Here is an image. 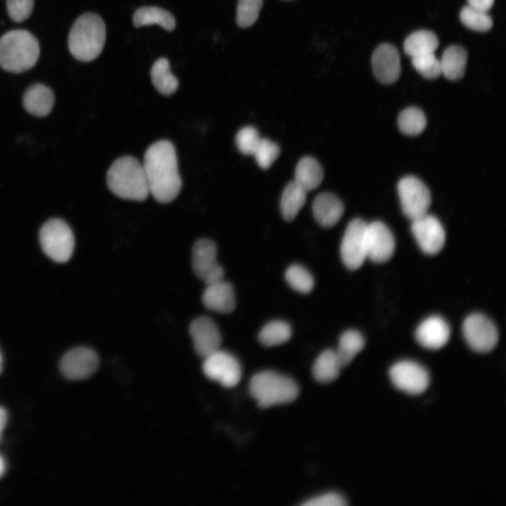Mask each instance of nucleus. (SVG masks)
Listing matches in <instances>:
<instances>
[{
	"mask_svg": "<svg viewBox=\"0 0 506 506\" xmlns=\"http://www.w3.org/2000/svg\"><path fill=\"white\" fill-rule=\"evenodd\" d=\"M190 335L197 355L205 358L219 349L221 337L216 323L209 318H195L190 324Z\"/></svg>",
	"mask_w": 506,
	"mask_h": 506,
	"instance_id": "nucleus-16",
	"label": "nucleus"
},
{
	"mask_svg": "<svg viewBox=\"0 0 506 506\" xmlns=\"http://www.w3.org/2000/svg\"><path fill=\"white\" fill-rule=\"evenodd\" d=\"M106 32L103 19L96 13H86L74 22L68 37L72 56L82 62L96 59L102 52Z\"/></svg>",
	"mask_w": 506,
	"mask_h": 506,
	"instance_id": "nucleus-3",
	"label": "nucleus"
},
{
	"mask_svg": "<svg viewBox=\"0 0 506 506\" xmlns=\"http://www.w3.org/2000/svg\"><path fill=\"white\" fill-rule=\"evenodd\" d=\"M365 339L361 332L348 330L340 337L337 349L335 350L342 367L348 365L363 349Z\"/></svg>",
	"mask_w": 506,
	"mask_h": 506,
	"instance_id": "nucleus-29",
	"label": "nucleus"
},
{
	"mask_svg": "<svg viewBox=\"0 0 506 506\" xmlns=\"http://www.w3.org/2000/svg\"><path fill=\"white\" fill-rule=\"evenodd\" d=\"M34 4V0H6L8 14L13 21L22 22L31 15Z\"/></svg>",
	"mask_w": 506,
	"mask_h": 506,
	"instance_id": "nucleus-38",
	"label": "nucleus"
},
{
	"mask_svg": "<svg viewBox=\"0 0 506 506\" xmlns=\"http://www.w3.org/2000/svg\"><path fill=\"white\" fill-rule=\"evenodd\" d=\"M346 505V500L344 497L335 492L320 495L302 504L304 506H344Z\"/></svg>",
	"mask_w": 506,
	"mask_h": 506,
	"instance_id": "nucleus-39",
	"label": "nucleus"
},
{
	"mask_svg": "<svg viewBox=\"0 0 506 506\" xmlns=\"http://www.w3.org/2000/svg\"><path fill=\"white\" fill-rule=\"evenodd\" d=\"M99 365V358L91 349L77 347L67 351L62 358V373L72 380H80L92 375Z\"/></svg>",
	"mask_w": 506,
	"mask_h": 506,
	"instance_id": "nucleus-14",
	"label": "nucleus"
},
{
	"mask_svg": "<svg viewBox=\"0 0 506 506\" xmlns=\"http://www.w3.org/2000/svg\"><path fill=\"white\" fill-rule=\"evenodd\" d=\"M468 6L476 10L487 12L494 3V0H467Z\"/></svg>",
	"mask_w": 506,
	"mask_h": 506,
	"instance_id": "nucleus-40",
	"label": "nucleus"
},
{
	"mask_svg": "<svg viewBox=\"0 0 506 506\" xmlns=\"http://www.w3.org/2000/svg\"><path fill=\"white\" fill-rule=\"evenodd\" d=\"M439 45L436 35L429 30H418L405 40V53L411 58L434 53Z\"/></svg>",
	"mask_w": 506,
	"mask_h": 506,
	"instance_id": "nucleus-27",
	"label": "nucleus"
},
{
	"mask_svg": "<svg viewBox=\"0 0 506 506\" xmlns=\"http://www.w3.org/2000/svg\"><path fill=\"white\" fill-rule=\"evenodd\" d=\"M150 76L153 86L162 95L170 96L178 89L179 81L171 73L169 62L165 58H160L154 63Z\"/></svg>",
	"mask_w": 506,
	"mask_h": 506,
	"instance_id": "nucleus-26",
	"label": "nucleus"
},
{
	"mask_svg": "<svg viewBox=\"0 0 506 506\" xmlns=\"http://www.w3.org/2000/svg\"><path fill=\"white\" fill-rule=\"evenodd\" d=\"M263 0H238L236 22L240 27H248L257 20Z\"/></svg>",
	"mask_w": 506,
	"mask_h": 506,
	"instance_id": "nucleus-34",
	"label": "nucleus"
},
{
	"mask_svg": "<svg viewBox=\"0 0 506 506\" xmlns=\"http://www.w3.org/2000/svg\"><path fill=\"white\" fill-rule=\"evenodd\" d=\"M280 153L278 145L268 138H261L253 155L258 165L262 169H268L277 159Z\"/></svg>",
	"mask_w": 506,
	"mask_h": 506,
	"instance_id": "nucleus-36",
	"label": "nucleus"
},
{
	"mask_svg": "<svg viewBox=\"0 0 506 506\" xmlns=\"http://www.w3.org/2000/svg\"><path fill=\"white\" fill-rule=\"evenodd\" d=\"M39 240L44 252L56 262H66L72 255L74 235L70 226L62 219L47 221L41 228Z\"/></svg>",
	"mask_w": 506,
	"mask_h": 506,
	"instance_id": "nucleus-6",
	"label": "nucleus"
},
{
	"mask_svg": "<svg viewBox=\"0 0 506 506\" xmlns=\"http://www.w3.org/2000/svg\"><path fill=\"white\" fill-rule=\"evenodd\" d=\"M404 215L410 221L428 213L431 195L426 185L413 176L401 179L397 186Z\"/></svg>",
	"mask_w": 506,
	"mask_h": 506,
	"instance_id": "nucleus-7",
	"label": "nucleus"
},
{
	"mask_svg": "<svg viewBox=\"0 0 506 506\" xmlns=\"http://www.w3.org/2000/svg\"><path fill=\"white\" fill-rule=\"evenodd\" d=\"M261 138L255 128L245 126L238 132L235 143L238 150L242 153L251 155L254 154Z\"/></svg>",
	"mask_w": 506,
	"mask_h": 506,
	"instance_id": "nucleus-37",
	"label": "nucleus"
},
{
	"mask_svg": "<svg viewBox=\"0 0 506 506\" xmlns=\"http://www.w3.org/2000/svg\"><path fill=\"white\" fill-rule=\"evenodd\" d=\"M342 368L343 367L335 350L327 349L315 361L312 373L316 381L320 383H329L338 377Z\"/></svg>",
	"mask_w": 506,
	"mask_h": 506,
	"instance_id": "nucleus-25",
	"label": "nucleus"
},
{
	"mask_svg": "<svg viewBox=\"0 0 506 506\" xmlns=\"http://www.w3.org/2000/svg\"><path fill=\"white\" fill-rule=\"evenodd\" d=\"M467 61L466 50L460 46L452 45L443 51L440 60L441 74L450 80L461 79Z\"/></svg>",
	"mask_w": 506,
	"mask_h": 506,
	"instance_id": "nucleus-22",
	"label": "nucleus"
},
{
	"mask_svg": "<svg viewBox=\"0 0 506 506\" xmlns=\"http://www.w3.org/2000/svg\"><path fill=\"white\" fill-rule=\"evenodd\" d=\"M204 358L202 369L209 379L227 388L238 384L242 375L241 367L231 353L219 349Z\"/></svg>",
	"mask_w": 506,
	"mask_h": 506,
	"instance_id": "nucleus-10",
	"label": "nucleus"
},
{
	"mask_svg": "<svg viewBox=\"0 0 506 506\" xmlns=\"http://www.w3.org/2000/svg\"><path fill=\"white\" fill-rule=\"evenodd\" d=\"M460 18L466 27L478 32H486L493 26L492 18L487 12L476 10L469 6L461 10Z\"/></svg>",
	"mask_w": 506,
	"mask_h": 506,
	"instance_id": "nucleus-33",
	"label": "nucleus"
},
{
	"mask_svg": "<svg viewBox=\"0 0 506 506\" xmlns=\"http://www.w3.org/2000/svg\"><path fill=\"white\" fill-rule=\"evenodd\" d=\"M5 462L3 458L0 455V478L2 476L5 472Z\"/></svg>",
	"mask_w": 506,
	"mask_h": 506,
	"instance_id": "nucleus-42",
	"label": "nucleus"
},
{
	"mask_svg": "<svg viewBox=\"0 0 506 506\" xmlns=\"http://www.w3.org/2000/svg\"><path fill=\"white\" fill-rule=\"evenodd\" d=\"M366 249L367 258L375 263H384L392 257L395 239L386 224L379 221L367 224Z\"/></svg>",
	"mask_w": 506,
	"mask_h": 506,
	"instance_id": "nucleus-15",
	"label": "nucleus"
},
{
	"mask_svg": "<svg viewBox=\"0 0 506 506\" xmlns=\"http://www.w3.org/2000/svg\"><path fill=\"white\" fill-rule=\"evenodd\" d=\"M372 66L375 77L381 83L395 82L401 72L400 56L397 49L389 44L379 45L373 52Z\"/></svg>",
	"mask_w": 506,
	"mask_h": 506,
	"instance_id": "nucleus-17",
	"label": "nucleus"
},
{
	"mask_svg": "<svg viewBox=\"0 0 506 506\" xmlns=\"http://www.w3.org/2000/svg\"><path fill=\"white\" fill-rule=\"evenodd\" d=\"M306 191L294 181L289 183L283 190L280 200V210L286 221H292L305 204Z\"/></svg>",
	"mask_w": 506,
	"mask_h": 506,
	"instance_id": "nucleus-28",
	"label": "nucleus"
},
{
	"mask_svg": "<svg viewBox=\"0 0 506 506\" xmlns=\"http://www.w3.org/2000/svg\"><path fill=\"white\" fill-rule=\"evenodd\" d=\"M462 334L470 348L480 353L491 351L498 342V332L495 324L479 313L470 314L465 319Z\"/></svg>",
	"mask_w": 506,
	"mask_h": 506,
	"instance_id": "nucleus-8",
	"label": "nucleus"
},
{
	"mask_svg": "<svg viewBox=\"0 0 506 506\" xmlns=\"http://www.w3.org/2000/svg\"><path fill=\"white\" fill-rule=\"evenodd\" d=\"M249 390L261 408L290 403L299 394V387L295 381L272 370L261 371L253 375Z\"/></svg>",
	"mask_w": 506,
	"mask_h": 506,
	"instance_id": "nucleus-5",
	"label": "nucleus"
},
{
	"mask_svg": "<svg viewBox=\"0 0 506 506\" xmlns=\"http://www.w3.org/2000/svg\"><path fill=\"white\" fill-rule=\"evenodd\" d=\"M142 164L153 197L160 203L173 201L182 186L174 145L167 140L154 143L145 151Z\"/></svg>",
	"mask_w": 506,
	"mask_h": 506,
	"instance_id": "nucleus-1",
	"label": "nucleus"
},
{
	"mask_svg": "<svg viewBox=\"0 0 506 506\" xmlns=\"http://www.w3.org/2000/svg\"><path fill=\"white\" fill-rule=\"evenodd\" d=\"M367 223L354 219L348 224L340 246V255L344 265L349 269L361 267L367 259Z\"/></svg>",
	"mask_w": 506,
	"mask_h": 506,
	"instance_id": "nucleus-9",
	"label": "nucleus"
},
{
	"mask_svg": "<svg viewBox=\"0 0 506 506\" xmlns=\"http://www.w3.org/2000/svg\"><path fill=\"white\" fill-rule=\"evenodd\" d=\"M389 377L396 388L412 395L424 392L429 383L427 370L412 361H401L394 364L389 370Z\"/></svg>",
	"mask_w": 506,
	"mask_h": 506,
	"instance_id": "nucleus-11",
	"label": "nucleus"
},
{
	"mask_svg": "<svg viewBox=\"0 0 506 506\" xmlns=\"http://www.w3.org/2000/svg\"><path fill=\"white\" fill-rule=\"evenodd\" d=\"M133 24L136 27L157 24L167 31H172L176 27V20L174 15L164 8L143 6L134 13Z\"/></svg>",
	"mask_w": 506,
	"mask_h": 506,
	"instance_id": "nucleus-24",
	"label": "nucleus"
},
{
	"mask_svg": "<svg viewBox=\"0 0 506 506\" xmlns=\"http://www.w3.org/2000/svg\"><path fill=\"white\" fill-rule=\"evenodd\" d=\"M323 178L321 166L311 157L301 159L295 168L294 181L306 192L316 189L322 182Z\"/></svg>",
	"mask_w": 506,
	"mask_h": 506,
	"instance_id": "nucleus-23",
	"label": "nucleus"
},
{
	"mask_svg": "<svg viewBox=\"0 0 506 506\" xmlns=\"http://www.w3.org/2000/svg\"><path fill=\"white\" fill-rule=\"evenodd\" d=\"M7 421V415L5 410L0 407V436Z\"/></svg>",
	"mask_w": 506,
	"mask_h": 506,
	"instance_id": "nucleus-41",
	"label": "nucleus"
},
{
	"mask_svg": "<svg viewBox=\"0 0 506 506\" xmlns=\"http://www.w3.org/2000/svg\"><path fill=\"white\" fill-rule=\"evenodd\" d=\"M54 100V94L51 89L41 84H35L25 91L23 105L30 114L44 117L51 112Z\"/></svg>",
	"mask_w": 506,
	"mask_h": 506,
	"instance_id": "nucleus-21",
	"label": "nucleus"
},
{
	"mask_svg": "<svg viewBox=\"0 0 506 506\" xmlns=\"http://www.w3.org/2000/svg\"><path fill=\"white\" fill-rule=\"evenodd\" d=\"M411 222V231L420 248L429 255L439 253L446 240L445 231L439 220L427 213Z\"/></svg>",
	"mask_w": 506,
	"mask_h": 506,
	"instance_id": "nucleus-13",
	"label": "nucleus"
},
{
	"mask_svg": "<svg viewBox=\"0 0 506 506\" xmlns=\"http://www.w3.org/2000/svg\"><path fill=\"white\" fill-rule=\"evenodd\" d=\"M427 120L423 112L415 107L403 110L398 118V125L402 133L408 136H416L423 131Z\"/></svg>",
	"mask_w": 506,
	"mask_h": 506,
	"instance_id": "nucleus-31",
	"label": "nucleus"
},
{
	"mask_svg": "<svg viewBox=\"0 0 506 506\" xmlns=\"http://www.w3.org/2000/svg\"><path fill=\"white\" fill-rule=\"evenodd\" d=\"M40 53L36 37L24 30H13L0 38V66L14 73L27 71L37 63Z\"/></svg>",
	"mask_w": 506,
	"mask_h": 506,
	"instance_id": "nucleus-4",
	"label": "nucleus"
},
{
	"mask_svg": "<svg viewBox=\"0 0 506 506\" xmlns=\"http://www.w3.org/2000/svg\"><path fill=\"white\" fill-rule=\"evenodd\" d=\"M192 266L195 275L206 285L223 279V269L216 260V247L210 240L203 238L195 243Z\"/></svg>",
	"mask_w": 506,
	"mask_h": 506,
	"instance_id": "nucleus-12",
	"label": "nucleus"
},
{
	"mask_svg": "<svg viewBox=\"0 0 506 506\" xmlns=\"http://www.w3.org/2000/svg\"><path fill=\"white\" fill-rule=\"evenodd\" d=\"M291 335L292 329L287 323L283 320H273L261 330L259 339L266 346H273L287 342Z\"/></svg>",
	"mask_w": 506,
	"mask_h": 506,
	"instance_id": "nucleus-30",
	"label": "nucleus"
},
{
	"mask_svg": "<svg viewBox=\"0 0 506 506\" xmlns=\"http://www.w3.org/2000/svg\"><path fill=\"white\" fill-rule=\"evenodd\" d=\"M285 276L290 287L298 292L306 294L313 287L314 281L312 275L300 265L290 266L286 270Z\"/></svg>",
	"mask_w": 506,
	"mask_h": 506,
	"instance_id": "nucleus-32",
	"label": "nucleus"
},
{
	"mask_svg": "<svg viewBox=\"0 0 506 506\" xmlns=\"http://www.w3.org/2000/svg\"><path fill=\"white\" fill-rule=\"evenodd\" d=\"M412 65L427 79H436L441 74L440 60L434 53L412 58Z\"/></svg>",
	"mask_w": 506,
	"mask_h": 506,
	"instance_id": "nucleus-35",
	"label": "nucleus"
},
{
	"mask_svg": "<svg viewBox=\"0 0 506 506\" xmlns=\"http://www.w3.org/2000/svg\"><path fill=\"white\" fill-rule=\"evenodd\" d=\"M205 307L218 313H228L235 306L234 290L232 285L221 280L207 285L202 294Z\"/></svg>",
	"mask_w": 506,
	"mask_h": 506,
	"instance_id": "nucleus-19",
	"label": "nucleus"
},
{
	"mask_svg": "<svg viewBox=\"0 0 506 506\" xmlns=\"http://www.w3.org/2000/svg\"><path fill=\"white\" fill-rule=\"evenodd\" d=\"M312 211L319 225L325 228H330L334 226L342 216L344 205L334 194L322 193L314 199Z\"/></svg>",
	"mask_w": 506,
	"mask_h": 506,
	"instance_id": "nucleus-20",
	"label": "nucleus"
},
{
	"mask_svg": "<svg viewBox=\"0 0 506 506\" xmlns=\"http://www.w3.org/2000/svg\"><path fill=\"white\" fill-rule=\"evenodd\" d=\"M109 189L117 197L143 201L150 194L143 164L131 156L116 160L107 172Z\"/></svg>",
	"mask_w": 506,
	"mask_h": 506,
	"instance_id": "nucleus-2",
	"label": "nucleus"
},
{
	"mask_svg": "<svg viewBox=\"0 0 506 506\" xmlns=\"http://www.w3.org/2000/svg\"><path fill=\"white\" fill-rule=\"evenodd\" d=\"M2 367H3V359H2L1 353L0 352V373L2 370Z\"/></svg>",
	"mask_w": 506,
	"mask_h": 506,
	"instance_id": "nucleus-43",
	"label": "nucleus"
},
{
	"mask_svg": "<svg viewBox=\"0 0 506 506\" xmlns=\"http://www.w3.org/2000/svg\"><path fill=\"white\" fill-rule=\"evenodd\" d=\"M450 335L449 325L442 317L432 316L424 319L417 327L415 338L423 347L436 350L448 342Z\"/></svg>",
	"mask_w": 506,
	"mask_h": 506,
	"instance_id": "nucleus-18",
	"label": "nucleus"
}]
</instances>
